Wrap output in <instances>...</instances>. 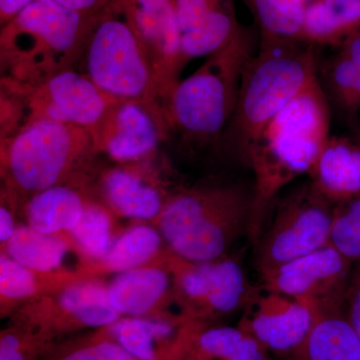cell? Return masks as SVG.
<instances>
[{
    "label": "cell",
    "mask_w": 360,
    "mask_h": 360,
    "mask_svg": "<svg viewBox=\"0 0 360 360\" xmlns=\"http://www.w3.org/2000/svg\"><path fill=\"white\" fill-rule=\"evenodd\" d=\"M330 130V108L319 78L296 96L264 127L248 165L255 175L251 231L258 229L267 206L296 177L309 174Z\"/></svg>",
    "instance_id": "6da1fadb"
},
{
    "label": "cell",
    "mask_w": 360,
    "mask_h": 360,
    "mask_svg": "<svg viewBox=\"0 0 360 360\" xmlns=\"http://www.w3.org/2000/svg\"><path fill=\"white\" fill-rule=\"evenodd\" d=\"M82 58V73L105 94L116 101L141 103L169 124L162 72L122 0L94 16Z\"/></svg>",
    "instance_id": "7a4b0ae2"
},
{
    "label": "cell",
    "mask_w": 360,
    "mask_h": 360,
    "mask_svg": "<svg viewBox=\"0 0 360 360\" xmlns=\"http://www.w3.org/2000/svg\"><path fill=\"white\" fill-rule=\"evenodd\" d=\"M317 78L314 45L259 47L241 78L236 110L225 129L227 146L248 163L270 120Z\"/></svg>",
    "instance_id": "3957f363"
},
{
    "label": "cell",
    "mask_w": 360,
    "mask_h": 360,
    "mask_svg": "<svg viewBox=\"0 0 360 360\" xmlns=\"http://www.w3.org/2000/svg\"><path fill=\"white\" fill-rule=\"evenodd\" d=\"M252 196L236 186L193 187L165 201L158 219L167 248L193 262L224 258L251 224Z\"/></svg>",
    "instance_id": "277c9868"
},
{
    "label": "cell",
    "mask_w": 360,
    "mask_h": 360,
    "mask_svg": "<svg viewBox=\"0 0 360 360\" xmlns=\"http://www.w3.org/2000/svg\"><path fill=\"white\" fill-rule=\"evenodd\" d=\"M255 56V37L246 27L231 42L214 52L186 79L175 84L167 101L170 127L186 139L210 142L231 122L241 78Z\"/></svg>",
    "instance_id": "5b68a950"
},
{
    "label": "cell",
    "mask_w": 360,
    "mask_h": 360,
    "mask_svg": "<svg viewBox=\"0 0 360 360\" xmlns=\"http://www.w3.org/2000/svg\"><path fill=\"white\" fill-rule=\"evenodd\" d=\"M90 130L49 120L26 124L2 148L7 182L30 196L68 182L97 153Z\"/></svg>",
    "instance_id": "8992f818"
},
{
    "label": "cell",
    "mask_w": 360,
    "mask_h": 360,
    "mask_svg": "<svg viewBox=\"0 0 360 360\" xmlns=\"http://www.w3.org/2000/svg\"><path fill=\"white\" fill-rule=\"evenodd\" d=\"M94 20L56 0H35L2 26V54L32 84L82 58Z\"/></svg>",
    "instance_id": "52a82bcc"
},
{
    "label": "cell",
    "mask_w": 360,
    "mask_h": 360,
    "mask_svg": "<svg viewBox=\"0 0 360 360\" xmlns=\"http://www.w3.org/2000/svg\"><path fill=\"white\" fill-rule=\"evenodd\" d=\"M335 205L304 184L281 202L269 231L257 246L260 274L330 245Z\"/></svg>",
    "instance_id": "ba28073f"
},
{
    "label": "cell",
    "mask_w": 360,
    "mask_h": 360,
    "mask_svg": "<svg viewBox=\"0 0 360 360\" xmlns=\"http://www.w3.org/2000/svg\"><path fill=\"white\" fill-rule=\"evenodd\" d=\"M167 264L174 277V298L181 315L191 321L205 322L231 314L255 296L240 265L229 258L193 262L169 250Z\"/></svg>",
    "instance_id": "9c48e42d"
},
{
    "label": "cell",
    "mask_w": 360,
    "mask_h": 360,
    "mask_svg": "<svg viewBox=\"0 0 360 360\" xmlns=\"http://www.w3.org/2000/svg\"><path fill=\"white\" fill-rule=\"evenodd\" d=\"M28 97V123L54 120L75 125L96 134L120 103L84 73L65 68L54 71L32 84Z\"/></svg>",
    "instance_id": "30bf717a"
},
{
    "label": "cell",
    "mask_w": 360,
    "mask_h": 360,
    "mask_svg": "<svg viewBox=\"0 0 360 360\" xmlns=\"http://www.w3.org/2000/svg\"><path fill=\"white\" fill-rule=\"evenodd\" d=\"M30 303L34 307H26L18 322L51 338L77 329L106 328L122 319L108 300V285L98 278L78 279Z\"/></svg>",
    "instance_id": "8fae6325"
},
{
    "label": "cell",
    "mask_w": 360,
    "mask_h": 360,
    "mask_svg": "<svg viewBox=\"0 0 360 360\" xmlns=\"http://www.w3.org/2000/svg\"><path fill=\"white\" fill-rule=\"evenodd\" d=\"M354 264L330 243L260 276L270 292L316 303L342 302Z\"/></svg>",
    "instance_id": "7c38bea8"
},
{
    "label": "cell",
    "mask_w": 360,
    "mask_h": 360,
    "mask_svg": "<svg viewBox=\"0 0 360 360\" xmlns=\"http://www.w3.org/2000/svg\"><path fill=\"white\" fill-rule=\"evenodd\" d=\"M239 326L267 350L292 354L307 340L317 315V303L265 290L255 295Z\"/></svg>",
    "instance_id": "4fadbf2b"
},
{
    "label": "cell",
    "mask_w": 360,
    "mask_h": 360,
    "mask_svg": "<svg viewBox=\"0 0 360 360\" xmlns=\"http://www.w3.org/2000/svg\"><path fill=\"white\" fill-rule=\"evenodd\" d=\"M174 9L179 70L194 58L219 51L246 28L239 23L234 0H174Z\"/></svg>",
    "instance_id": "5bb4252c"
},
{
    "label": "cell",
    "mask_w": 360,
    "mask_h": 360,
    "mask_svg": "<svg viewBox=\"0 0 360 360\" xmlns=\"http://www.w3.org/2000/svg\"><path fill=\"white\" fill-rule=\"evenodd\" d=\"M169 124L141 103L120 101L96 134L98 151L127 162L153 153Z\"/></svg>",
    "instance_id": "9a60e30c"
},
{
    "label": "cell",
    "mask_w": 360,
    "mask_h": 360,
    "mask_svg": "<svg viewBox=\"0 0 360 360\" xmlns=\"http://www.w3.org/2000/svg\"><path fill=\"white\" fill-rule=\"evenodd\" d=\"M130 20L160 65L167 89L179 82L180 32L174 0H122Z\"/></svg>",
    "instance_id": "2e32d148"
},
{
    "label": "cell",
    "mask_w": 360,
    "mask_h": 360,
    "mask_svg": "<svg viewBox=\"0 0 360 360\" xmlns=\"http://www.w3.org/2000/svg\"><path fill=\"white\" fill-rule=\"evenodd\" d=\"M153 264L122 272L108 285L113 309L127 317H160L161 305L174 298L172 272L167 255Z\"/></svg>",
    "instance_id": "e0dca14e"
},
{
    "label": "cell",
    "mask_w": 360,
    "mask_h": 360,
    "mask_svg": "<svg viewBox=\"0 0 360 360\" xmlns=\"http://www.w3.org/2000/svg\"><path fill=\"white\" fill-rule=\"evenodd\" d=\"M310 184L333 205L360 196V141L329 136L309 172Z\"/></svg>",
    "instance_id": "ac0fdd59"
},
{
    "label": "cell",
    "mask_w": 360,
    "mask_h": 360,
    "mask_svg": "<svg viewBox=\"0 0 360 360\" xmlns=\"http://www.w3.org/2000/svg\"><path fill=\"white\" fill-rule=\"evenodd\" d=\"M293 360H360V340L345 310V302L317 303L316 319Z\"/></svg>",
    "instance_id": "d6986e66"
},
{
    "label": "cell",
    "mask_w": 360,
    "mask_h": 360,
    "mask_svg": "<svg viewBox=\"0 0 360 360\" xmlns=\"http://www.w3.org/2000/svg\"><path fill=\"white\" fill-rule=\"evenodd\" d=\"M160 232L146 224L134 225L115 239L105 257L80 264L75 271L82 278H98L108 274H122L162 259Z\"/></svg>",
    "instance_id": "ffe728a7"
},
{
    "label": "cell",
    "mask_w": 360,
    "mask_h": 360,
    "mask_svg": "<svg viewBox=\"0 0 360 360\" xmlns=\"http://www.w3.org/2000/svg\"><path fill=\"white\" fill-rule=\"evenodd\" d=\"M82 278L77 271L58 270L39 272L27 269L6 253L0 257V300L1 314H7L18 304L35 302L63 290Z\"/></svg>",
    "instance_id": "44dd1931"
},
{
    "label": "cell",
    "mask_w": 360,
    "mask_h": 360,
    "mask_svg": "<svg viewBox=\"0 0 360 360\" xmlns=\"http://www.w3.org/2000/svg\"><path fill=\"white\" fill-rule=\"evenodd\" d=\"M360 35V0H314L305 6L302 42L341 46Z\"/></svg>",
    "instance_id": "7402d4cb"
},
{
    "label": "cell",
    "mask_w": 360,
    "mask_h": 360,
    "mask_svg": "<svg viewBox=\"0 0 360 360\" xmlns=\"http://www.w3.org/2000/svg\"><path fill=\"white\" fill-rule=\"evenodd\" d=\"M86 201L71 184L51 187L30 196L25 207L28 226L45 234H70L75 229Z\"/></svg>",
    "instance_id": "603a6c76"
},
{
    "label": "cell",
    "mask_w": 360,
    "mask_h": 360,
    "mask_svg": "<svg viewBox=\"0 0 360 360\" xmlns=\"http://www.w3.org/2000/svg\"><path fill=\"white\" fill-rule=\"evenodd\" d=\"M104 198L122 217L148 221L158 219L165 201L155 187L124 169H111L103 179Z\"/></svg>",
    "instance_id": "cb8c5ba5"
},
{
    "label": "cell",
    "mask_w": 360,
    "mask_h": 360,
    "mask_svg": "<svg viewBox=\"0 0 360 360\" xmlns=\"http://www.w3.org/2000/svg\"><path fill=\"white\" fill-rule=\"evenodd\" d=\"M258 26L259 47L302 42V0H243Z\"/></svg>",
    "instance_id": "d4e9b609"
},
{
    "label": "cell",
    "mask_w": 360,
    "mask_h": 360,
    "mask_svg": "<svg viewBox=\"0 0 360 360\" xmlns=\"http://www.w3.org/2000/svg\"><path fill=\"white\" fill-rule=\"evenodd\" d=\"M73 246L70 234H45L30 226H18L8 241L4 253L18 264L39 272H54Z\"/></svg>",
    "instance_id": "484cf974"
},
{
    "label": "cell",
    "mask_w": 360,
    "mask_h": 360,
    "mask_svg": "<svg viewBox=\"0 0 360 360\" xmlns=\"http://www.w3.org/2000/svg\"><path fill=\"white\" fill-rule=\"evenodd\" d=\"M331 98L345 115L360 110V35L347 40L323 70Z\"/></svg>",
    "instance_id": "4316f807"
},
{
    "label": "cell",
    "mask_w": 360,
    "mask_h": 360,
    "mask_svg": "<svg viewBox=\"0 0 360 360\" xmlns=\"http://www.w3.org/2000/svg\"><path fill=\"white\" fill-rule=\"evenodd\" d=\"M267 349L245 329L220 326L200 329L194 342L195 360H266Z\"/></svg>",
    "instance_id": "83f0119b"
},
{
    "label": "cell",
    "mask_w": 360,
    "mask_h": 360,
    "mask_svg": "<svg viewBox=\"0 0 360 360\" xmlns=\"http://www.w3.org/2000/svg\"><path fill=\"white\" fill-rule=\"evenodd\" d=\"M113 222L103 206L87 202L84 214L70 236L75 250L84 262H94L105 257L113 243Z\"/></svg>",
    "instance_id": "f1b7e54d"
},
{
    "label": "cell",
    "mask_w": 360,
    "mask_h": 360,
    "mask_svg": "<svg viewBox=\"0 0 360 360\" xmlns=\"http://www.w3.org/2000/svg\"><path fill=\"white\" fill-rule=\"evenodd\" d=\"M47 360H139L124 349L105 328L89 338L47 352Z\"/></svg>",
    "instance_id": "f546056e"
},
{
    "label": "cell",
    "mask_w": 360,
    "mask_h": 360,
    "mask_svg": "<svg viewBox=\"0 0 360 360\" xmlns=\"http://www.w3.org/2000/svg\"><path fill=\"white\" fill-rule=\"evenodd\" d=\"M330 243L354 264H360V196L335 205Z\"/></svg>",
    "instance_id": "4dcf8cb0"
},
{
    "label": "cell",
    "mask_w": 360,
    "mask_h": 360,
    "mask_svg": "<svg viewBox=\"0 0 360 360\" xmlns=\"http://www.w3.org/2000/svg\"><path fill=\"white\" fill-rule=\"evenodd\" d=\"M52 338L18 322L0 335V360H37L51 349Z\"/></svg>",
    "instance_id": "1f68e13d"
},
{
    "label": "cell",
    "mask_w": 360,
    "mask_h": 360,
    "mask_svg": "<svg viewBox=\"0 0 360 360\" xmlns=\"http://www.w3.org/2000/svg\"><path fill=\"white\" fill-rule=\"evenodd\" d=\"M348 321L360 340V264H355L345 298Z\"/></svg>",
    "instance_id": "d6a6232c"
},
{
    "label": "cell",
    "mask_w": 360,
    "mask_h": 360,
    "mask_svg": "<svg viewBox=\"0 0 360 360\" xmlns=\"http://www.w3.org/2000/svg\"><path fill=\"white\" fill-rule=\"evenodd\" d=\"M56 1L71 11L94 18L103 13L104 9L108 8L115 0H56Z\"/></svg>",
    "instance_id": "836d02e7"
},
{
    "label": "cell",
    "mask_w": 360,
    "mask_h": 360,
    "mask_svg": "<svg viewBox=\"0 0 360 360\" xmlns=\"http://www.w3.org/2000/svg\"><path fill=\"white\" fill-rule=\"evenodd\" d=\"M35 0H0V23L1 27L15 18Z\"/></svg>",
    "instance_id": "e575fe53"
},
{
    "label": "cell",
    "mask_w": 360,
    "mask_h": 360,
    "mask_svg": "<svg viewBox=\"0 0 360 360\" xmlns=\"http://www.w3.org/2000/svg\"><path fill=\"white\" fill-rule=\"evenodd\" d=\"M18 226H15L13 212L6 205L0 207V241L6 243L11 238Z\"/></svg>",
    "instance_id": "d590c367"
},
{
    "label": "cell",
    "mask_w": 360,
    "mask_h": 360,
    "mask_svg": "<svg viewBox=\"0 0 360 360\" xmlns=\"http://www.w3.org/2000/svg\"><path fill=\"white\" fill-rule=\"evenodd\" d=\"M305 4H309V2L314 1V0H302Z\"/></svg>",
    "instance_id": "8d00e7d4"
}]
</instances>
